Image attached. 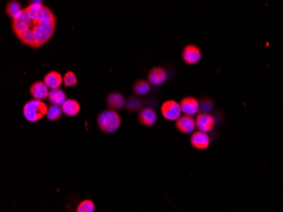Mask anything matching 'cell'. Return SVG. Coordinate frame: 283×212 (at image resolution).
Wrapping results in <instances>:
<instances>
[{
	"label": "cell",
	"mask_w": 283,
	"mask_h": 212,
	"mask_svg": "<svg viewBox=\"0 0 283 212\" xmlns=\"http://www.w3.org/2000/svg\"><path fill=\"white\" fill-rule=\"evenodd\" d=\"M182 112L186 116L193 117L199 111V100L193 96H186L180 102Z\"/></svg>",
	"instance_id": "9c48e42d"
},
{
	"label": "cell",
	"mask_w": 283,
	"mask_h": 212,
	"mask_svg": "<svg viewBox=\"0 0 283 212\" xmlns=\"http://www.w3.org/2000/svg\"><path fill=\"white\" fill-rule=\"evenodd\" d=\"M29 92L32 98L42 100V99L48 98L50 91V89L48 88L43 81H37L31 83L29 89Z\"/></svg>",
	"instance_id": "7c38bea8"
},
{
	"label": "cell",
	"mask_w": 283,
	"mask_h": 212,
	"mask_svg": "<svg viewBox=\"0 0 283 212\" xmlns=\"http://www.w3.org/2000/svg\"><path fill=\"white\" fill-rule=\"evenodd\" d=\"M95 205L92 200H84L77 206V212H94Z\"/></svg>",
	"instance_id": "d4e9b609"
},
{
	"label": "cell",
	"mask_w": 283,
	"mask_h": 212,
	"mask_svg": "<svg viewBox=\"0 0 283 212\" xmlns=\"http://www.w3.org/2000/svg\"><path fill=\"white\" fill-rule=\"evenodd\" d=\"M63 82H64V85H65V88L76 86L78 83L77 75L73 71H68L63 77Z\"/></svg>",
	"instance_id": "cb8c5ba5"
},
{
	"label": "cell",
	"mask_w": 283,
	"mask_h": 212,
	"mask_svg": "<svg viewBox=\"0 0 283 212\" xmlns=\"http://www.w3.org/2000/svg\"><path fill=\"white\" fill-rule=\"evenodd\" d=\"M63 114V111L60 106L58 105H50V107L48 108V112H47L46 117L48 120L50 121H56L60 119Z\"/></svg>",
	"instance_id": "7402d4cb"
},
{
	"label": "cell",
	"mask_w": 283,
	"mask_h": 212,
	"mask_svg": "<svg viewBox=\"0 0 283 212\" xmlns=\"http://www.w3.org/2000/svg\"><path fill=\"white\" fill-rule=\"evenodd\" d=\"M32 20L31 16H29L28 10L26 9H22V12L16 16V18L12 20L11 28H12L13 32L15 35L22 33L23 31H27L30 28Z\"/></svg>",
	"instance_id": "52a82bcc"
},
{
	"label": "cell",
	"mask_w": 283,
	"mask_h": 212,
	"mask_svg": "<svg viewBox=\"0 0 283 212\" xmlns=\"http://www.w3.org/2000/svg\"><path fill=\"white\" fill-rule=\"evenodd\" d=\"M167 78H168V75H167V70L161 66H154L148 71V83L154 86L162 85L163 83L167 82Z\"/></svg>",
	"instance_id": "8fae6325"
},
{
	"label": "cell",
	"mask_w": 283,
	"mask_h": 212,
	"mask_svg": "<svg viewBox=\"0 0 283 212\" xmlns=\"http://www.w3.org/2000/svg\"><path fill=\"white\" fill-rule=\"evenodd\" d=\"M26 9L34 21H44L56 16L51 9L44 5L42 1H32Z\"/></svg>",
	"instance_id": "277c9868"
},
{
	"label": "cell",
	"mask_w": 283,
	"mask_h": 212,
	"mask_svg": "<svg viewBox=\"0 0 283 212\" xmlns=\"http://www.w3.org/2000/svg\"><path fill=\"white\" fill-rule=\"evenodd\" d=\"M196 127L201 132H211L216 126V118L211 114L208 113H201L198 114L196 117Z\"/></svg>",
	"instance_id": "ba28073f"
},
{
	"label": "cell",
	"mask_w": 283,
	"mask_h": 212,
	"mask_svg": "<svg viewBox=\"0 0 283 212\" xmlns=\"http://www.w3.org/2000/svg\"><path fill=\"white\" fill-rule=\"evenodd\" d=\"M61 109L65 116L69 117H77L80 113V103L75 98H67L62 105Z\"/></svg>",
	"instance_id": "e0dca14e"
},
{
	"label": "cell",
	"mask_w": 283,
	"mask_h": 212,
	"mask_svg": "<svg viewBox=\"0 0 283 212\" xmlns=\"http://www.w3.org/2000/svg\"><path fill=\"white\" fill-rule=\"evenodd\" d=\"M48 108L44 102L32 98L23 105L22 113L26 120L30 122H36L46 116Z\"/></svg>",
	"instance_id": "3957f363"
},
{
	"label": "cell",
	"mask_w": 283,
	"mask_h": 212,
	"mask_svg": "<svg viewBox=\"0 0 283 212\" xmlns=\"http://www.w3.org/2000/svg\"><path fill=\"white\" fill-rule=\"evenodd\" d=\"M151 84L148 81L144 79H139L134 83L133 90L136 96H145L150 92Z\"/></svg>",
	"instance_id": "d6986e66"
},
{
	"label": "cell",
	"mask_w": 283,
	"mask_h": 212,
	"mask_svg": "<svg viewBox=\"0 0 283 212\" xmlns=\"http://www.w3.org/2000/svg\"><path fill=\"white\" fill-rule=\"evenodd\" d=\"M190 144L196 150L204 151L207 150L210 145V138L206 132H201L198 130L192 133Z\"/></svg>",
	"instance_id": "30bf717a"
},
{
	"label": "cell",
	"mask_w": 283,
	"mask_h": 212,
	"mask_svg": "<svg viewBox=\"0 0 283 212\" xmlns=\"http://www.w3.org/2000/svg\"><path fill=\"white\" fill-rule=\"evenodd\" d=\"M66 93L64 90L61 89H57V90H50L49 96H48V100L51 105H58L62 106V105L65 103L66 100Z\"/></svg>",
	"instance_id": "ac0fdd59"
},
{
	"label": "cell",
	"mask_w": 283,
	"mask_h": 212,
	"mask_svg": "<svg viewBox=\"0 0 283 212\" xmlns=\"http://www.w3.org/2000/svg\"><path fill=\"white\" fill-rule=\"evenodd\" d=\"M161 114L165 119L168 121H177L182 117V109L180 103L169 99L164 102L160 107Z\"/></svg>",
	"instance_id": "5b68a950"
},
{
	"label": "cell",
	"mask_w": 283,
	"mask_h": 212,
	"mask_svg": "<svg viewBox=\"0 0 283 212\" xmlns=\"http://www.w3.org/2000/svg\"><path fill=\"white\" fill-rule=\"evenodd\" d=\"M97 124L102 132L113 133L120 128L121 117L116 111L105 110L97 117Z\"/></svg>",
	"instance_id": "7a4b0ae2"
},
{
	"label": "cell",
	"mask_w": 283,
	"mask_h": 212,
	"mask_svg": "<svg viewBox=\"0 0 283 212\" xmlns=\"http://www.w3.org/2000/svg\"><path fill=\"white\" fill-rule=\"evenodd\" d=\"M175 126L179 132L185 134L193 133L196 128V121L190 116H182L178 120L175 121Z\"/></svg>",
	"instance_id": "5bb4252c"
},
{
	"label": "cell",
	"mask_w": 283,
	"mask_h": 212,
	"mask_svg": "<svg viewBox=\"0 0 283 212\" xmlns=\"http://www.w3.org/2000/svg\"><path fill=\"white\" fill-rule=\"evenodd\" d=\"M22 5L21 2L16 1V0H10L8 2L5 7V13L9 18L13 20L18 16L20 13L22 11Z\"/></svg>",
	"instance_id": "44dd1931"
},
{
	"label": "cell",
	"mask_w": 283,
	"mask_h": 212,
	"mask_svg": "<svg viewBox=\"0 0 283 212\" xmlns=\"http://www.w3.org/2000/svg\"><path fill=\"white\" fill-rule=\"evenodd\" d=\"M138 120L139 123L144 126H154L157 121V114L153 108L144 107L139 112Z\"/></svg>",
	"instance_id": "4fadbf2b"
},
{
	"label": "cell",
	"mask_w": 283,
	"mask_h": 212,
	"mask_svg": "<svg viewBox=\"0 0 283 212\" xmlns=\"http://www.w3.org/2000/svg\"><path fill=\"white\" fill-rule=\"evenodd\" d=\"M43 82L50 90H57L61 86L63 82V77L61 74L56 71H51L44 76Z\"/></svg>",
	"instance_id": "2e32d148"
},
{
	"label": "cell",
	"mask_w": 283,
	"mask_h": 212,
	"mask_svg": "<svg viewBox=\"0 0 283 212\" xmlns=\"http://www.w3.org/2000/svg\"><path fill=\"white\" fill-rule=\"evenodd\" d=\"M126 98L122 93L119 92H111L106 98V103L111 110L118 111L126 105Z\"/></svg>",
	"instance_id": "9a60e30c"
},
{
	"label": "cell",
	"mask_w": 283,
	"mask_h": 212,
	"mask_svg": "<svg viewBox=\"0 0 283 212\" xmlns=\"http://www.w3.org/2000/svg\"><path fill=\"white\" fill-rule=\"evenodd\" d=\"M214 109V101L210 98L208 97H203L199 99V111L201 113H208L210 114V112Z\"/></svg>",
	"instance_id": "603a6c76"
},
{
	"label": "cell",
	"mask_w": 283,
	"mask_h": 212,
	"mask_svg": "<svg viewBox=\"0 0 283 212\" xmlns=\"http://www.w3.org/2000/svg\"><path fill=\"white\" fill-rule=\"evenodd\" d=\"M182 59L188 65H196L202 60V51L196 44L188 43L182 49Z\"/></svg>",
	"instance_id": "8992f818"
},
{
	"label": "cell",
	"mask_w": 283,
	"mask_h": 212,
	"mask_svg": "<svg viewBox=\"0 0 283 212\" xmlns=\"http://www.w3.org/2000/svg\"><path fill=\"white\" fill-rule=\"evenodd\" d=\"M32 20V19H31ZM57 24V17L44 20H32L30 28L27 31L16 35L18 40L26 46L38 49L46 44L55 35Z\"/></svg>",
	"instance_id": "6da1fadb"
},
{
	"label": "cell",
	"mask_w": 283,
	"mask_h": 212,
	"mask_svg": "<svg viewBox=\"0 0 283 212\" xmlns=\"http://www.w3.org/2000/svg\"><path fill=\"white\" fill-rule=\"evenodd\" d=\"M143 106V101L139 96H130L126 102V110L131 113L141 111Z\"/></svg>",
	"instance_id": "ffe728a7"
}]
</instances>
